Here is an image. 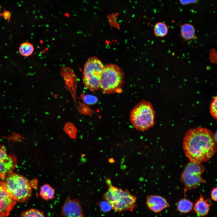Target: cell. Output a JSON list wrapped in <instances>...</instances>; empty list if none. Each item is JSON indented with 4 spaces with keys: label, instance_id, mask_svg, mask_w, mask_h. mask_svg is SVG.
Instances as JSON below:
<instances>
[{
    "label": "cell",
    "instance_id": "cell-2",
    "mask_svg": "<svg viewBox=\"0 0 217 217\" xmlns=\"http://www.w3.org/2000/svg\"><path fill=\"white\" fill-rule=\"evenodd\" d=\"M108 188L103 196V199L112 208L118 212H133L136 206L137 197L127 190H123L114 186L110 180H106Z\"/></svg>",
    "mask_w": 217,
    "mask_h": 217
},
{
    "label": "cell",
    "instance_id": "cell-6",
    "mask_svg": "<svg viewBox=\"0 0 217 217\" xmlns=\"http://www.w3.org/2000/svg\"><path fill=\"white\" fill-rule=\"evenodd\" d=\"M104 65L96 57L89 58L85 64L83 81L86 86L92 91L99 88L100 82Z\"/></svg>",
    "mask_w": 217,
    "mask_h": 217
},
{
    "label": "cell",
    "instance_id": "cell-10",
    "mask_svg": "<svg viewBox=\"0 0 217 217\" xmlns=\"http://www.w3.org/2000/svg\"><path fill=\"white\" fill-rule=\"evenodd\" d=\"M61 214L63 217H85L80 202L70 197L67 198L61 206Z\"/></svg>",
    "mask_w": 217,
    "mask_h": 217
},
{
    "label": "cell",
    "instance_id": "cell-18",
    "mask_svg": "<svg viewBox=\"0 0 217 217\" xmlns=\"http://www.w3.org/2000/svg\"><path fill=\"white\" fill-rule=\"evenodd\" d=\"M20 217H46L43 212L35 209H31L23 212Z\"/></svg>",
    "mask_w": 217,
    "mask_h": 217
},
{
    "label": "cell",
    "instance_id": "cell-21",
    "mask_svg": "<svg viewBox=\"0 0 217 217\" xmlns=\"http://www.w3.org/2000/svg\"><path fill=\"white\" fill-rule=\"evenodd\" d=\"M199 0H179L180 3L183 5L196 3Z\"/></svg>",
    "mask_w": 217,
    "mask_h": 217
},
{
    "label": "cell",
    "instance_id": "cell-13",
    "mask_svg": "<svg viewBox=\"0 0 217 217\" xmlns=\"http://www.w3.org/2000/svg\"><path fill=\"white\" fill-rule=\"evenodd\" d=\"M180 32L181 36L185 40H190L195 38V30L191 24L186 23L181 25Z\"/></svg>",
    "mask_w": 217,
    "mask_h": 217
},
{
    "label": "cell",
    "instance_id": "cell-4",
    "mask_svg": "<svg viewBox=\"0 0 217 217\" xmlns=\"http://www.w3.org/2000/svg\"><path fill=\"white\" fill-rule=\"evenodd\" d=\"M124 78L123 71L117 65L113 64L104 65L99 88L105 94L120 93Z\"/></svg>",
    "mask_w": 217,
    "mask_h": 217
},
{
    "label": "cell",
    "instance_id": "cell-19",
    "mask_svg": "<svg viewBox=\"0 0 217 217\" xmlns=\"http://www.w3.org/2000/svg\"><path fill=\"white\" fill-rule=\"evenodd\" d=\"M217 96L212 99L210 105V112L213 118L216 120L217 118Z\"/></svg>",
    "mask_w": 217,
    "mask_h": 217
},
{
    "label": "cell",
    "instance_id": "cell-14",
    "mask_svg": "<svg viewBox=\"0 0 217 217\" xmlns=\"http://www.w3.org/2000/svg\"><path fill=\"white\" fill-rule=\"evenodd\" d=\"M193 202L187 199L184 198L178 202L177 207L179 212L186 213L191 211L193 209Z\"/></svg>",
    "mask_w": 217,
    "mask_h": 217
},
{
    "label": "cell",
    "instance_id": "cell-7",
    "mask_svg": "<svg viewBox=\"0 0 217 217\" xmlns=\"http://www.w3.org/2000/svg\"><path fill=\"white\" fill-rule=\"evenodd\" d=\"M205 170L204 167L201 163L190 161L186 165L181 176V181L186 190L196 188L200 183L205 182L201 177Z\"/></svg>",
    "mask_w": 217,
    "mask_h": 217
},
{
    "label": "cell",
    "instance_id": "cell-17",
    "mask_svg": "<svg viewBox=\"0 0 217 217\" xmlns=\"http://www.w3.org/2000/svg\"><path fill=\"white\" fill-rule=\"evenodd\" d=\"M155 34L159 37H163L166 36L168 33V28L164 23L158 22L155 25L153 28Z\"/></svg>",
    "mask_w": 217,
    "mask_h": 217
},
{
    "label": "cell",
    "instance_id": "cell-24",
    "mask_svg": "<svg viewBox=\"0 0 217 217\" xmlns=\"http://www.w3.org/2000/svg\"><path fill=\"white\" fill-rule=\"evenodd\" d=\"M2 9V6H1V5H0V16H1V14H1V12Z\"/></svg>",
    "mask_w": 217,
    "mask_h": 217
},
{
    "label": "cell",
    "instance_id": "cell-5",
    "mask_svg": "<svg viewBox=\"0 0 217 217\" xmlns=\"http://www.w3.org/2000/svg\"><path fill=\"white\" fill-rule=\"evenodd\" d=\"M4 180L8 191L16 202H25L31 197V186L25 177L12 172Z\"/></svg>",
    "mask_w": 217,
    "mask_h": 217
},
{
    "label": "cell",
    "instance_id": "cell-16",
    "mask_svg": "<svg viewBox=\"0 0 217 217\" xmlns=\"http://www.w3.org/2000/svg\"><path fill=\"white\" fill-rule=\"evenodd\" d=\"M34 51L33 45L28 42H25L22 43L19 48L20 54L22 56L28 57L31 55Z\"/></svg>",
    "mask_w": 217,
    "mask_h": 217
},
{
    "label": "cell",
    "instance_id": "cell-8",
    "mask_svg": "<svg viewBox=\"0 0 217 217\" xmlns=\"http://www.w3.org/2000/svg\"><path fill=\"white\" fill-rule=\"evenodd\" d=\"M17 164L16 158L8 154L3 145H0V179L4 180L6 177L13 172Z\"/></svg>",
    "mask_w": 217,
    "mask_h": 217
},
{
    "label": "cell",
    "instance_id": "cell-9",
    "mask_svg": "<svg viewBox=\"0 0 217 217\" xmlns=\"http://www.w3.org/2000/svg\"><path fill=\"white\" fill-rule=\"evenodd\" d=\"M16 203L8 192L4 181H0V217H7Z\"/></svg>",
    "mask_w": 217,
    "mask_h": 217
},
{
    "label": "cell",
    "instance_id": "cell-12",
    "mask_svg": "<svg viewBox=\"0 0 217 217\" xmlns=\"http://www.w3.org/2000/svg\"><path fill=\"white\" fill-rule=\"evenodd\" d=\"M208 199L205 200L201 194L194 204L193 209L198 216L204 217L209 213L211 204Z\"/></svg>",
    "mask_w": 217,
    "mask_h": 217
},
{
    "label": "cell",
    "instance_id": "cell-23",
    "mask_svg": "<svg viewBox=\"0 0 217 217\" xmlns=\"http://www.w3.org/2000/svg\"><path fill=\"white\" fill-rule=\"evenodd\" d=\"M214 50H211L209 54L210 60L213 63H215L216 62V55H215L216 53H215Z\"/></svg>",
    "mask_w": 217,
    "mask_h": 217
},
{
    "label": "cell",
    "instance_id": "cell-15",
    "mask_svg": "<svg viewBox=\"0 0 217 217\" xmlns=\"http://www.w3.org/2000/svg\"><path fill=\"white\" fill-rule=\"evenodd\" d=\"M40 195L45 200H51L54 197L55 191L49 185L46 184L41 187Z\"/></svg>",
    "mask_w": 217,
    "mask_h": 217
},
{
    "label": "cell",
    "instance_id": "cell-1",
    "mask_svg": "<svg viewBox=\"0 0 217 217\" xmlns=\"http://www.w3.org/2000/svg\"><path fill=\"white\" fill-rule=\"evenodd\" d=\"M216 142L211 131L198 127L186 133L183 139V150L190 161L201 164L208 161L216 153Z\"/></svg>",
    "mask_w": 217,
    "mask_h": 217
},
{
    "label": "cell",
    "instance_id": "cell-22",
    "mask_svg": "<svg viewBox=\"0 0 217 217\" xmlns=\"http://www.w3.org/2000/svg\"><path fill=\"white\" fill-rule=\"evenodd\" d=\"M217 188L216 187L214 188L212 190L211 193V199L215 201L217 200Z\"/></svg>",
    "mask_w": 217,
    "mask_h": 217
},
{
    "label": "cell",
    "instance_id": "cell-20",
    "mask_svg": "<svg viewBox=\"0 0 217 217\" xmlns=\"http://www.w3.org/2000/svg\"><path fill=\"white\" fill-rule=\"evenodd\" d=\"M97 99L96 97L93 96L86 95L83 97V100L84 102L87 104H92L96 102Z\"/></svg>",
    "mask_w": 217,
    "mask_h": 217
},
{
    "label": "cell",
    "instance_id": "cell-3",
    "mask_svg": "<svg viewBox=\"0 0 217 217\" xmlns=\"http://www.w3.org/2000/svg\"><path fill=\"white\" fill-rule=\"evenodd\" d=\"M155 116L151 103L143 100L137 104L131 111L130 120L136 129L143 131L153 126Z\"/></svg>",
    "mask_w": 217,
    "mask_h": 217
},
{
    "label": "cell",
    "instance_id": "cell-11",
    "mask_svg": "<svg viewBox=\"0 0 217 217\" xmlns=\"http://www.w3.org/2000/svg\"><path fill=\"white\" fill-rule=\"evenodd\" d=\"M146 204L149 210L156 213H159L170 206V204L165 198L158 195L148 196Z\"/></svg>",
    "mask_w": 217,
    "mask_h": 217
}]
</instances>
